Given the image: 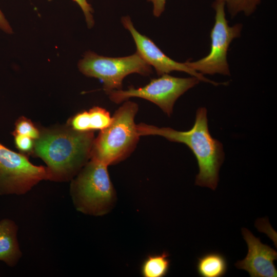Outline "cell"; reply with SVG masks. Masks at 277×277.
<instances>
[{"instance_id": "9c48e42d", "label": "cell", "mask_w": 277, "mask_h": 277, "mask_svg": "<svg viewBox=\"0 0 277 277\" xmlns=\"http://www.w3.org/2000/svg\"><path fill=\"white\" fill-rule=\"evenodd\" d=\"M122 23L131 34L136 45V52L150 66L154 68L159 75L174 71H182L196 77L200 81L213 85L221 84L206 78L203 74L194 70L188 66L187 62L180 63L170 58L151 39L135 29L129 16H123Z\"/></svg>"}, {"instance_id": "44dd1931", "label": "cell", "mask_w": 277, "mask_h": 277, "mask_svg": "<svg viewBox=\"0 0 277 277\" xmlns=\"http://www.w3.org/2000/svg\"><path fill=\"white\" fill-rule=\"evenodd\" d=\"M148 1V0H147Z\"/></svg>"}, {"instance_id": "8992f818", "label": "cell", "mask_w": 277, "mask_h": 277, "mask_svg": "<svg viewBox=\"0 0 277 277\" xmlns=\"http://www.w3.org/2000/svg\"><path fill=\"white\" fill-rule=\"evenodd\" d=\"M212 7L215 14L214 24L210 32V52L200 60L186 62L190 68L202 74L219 73L230 75L227 52L231 42L240 36L242 25L236 24L232 26L228 25L224 2L215 0Z\"/></svg>"}, {"instance_id": "7a4b0ae2", "label": "cell", "mask_w": 277, "mask_h": 277, "mask_svg": "<svg viewBox=\"0 0 277 277\" xmlns=\"http://www.w3.org/2000/svg\"><path fill=\"white\" fill-rule=\"evenodd\" d=\"M207 112L205 107L198 108L194 124L187 131H177L144 123L136 125V128L140 136L159 135L187 146L195 155L199 167L195 185L215 190L219 182V170L224 160V152L222 144L212 137L209 132Z\"/></svg>"}, {"instance_id": "3957f363", "label": "cell", "mask_w": 277, "mask_h": 277, "mask_svg": "<svg viewBox=\"0 0 277 277\" xmlns=\"http://www.w3.org/2000/svg\"><path fill=\"white\" fill-rule=\"evenodd\" d=\"M107 167L90 159L72 179L70 194L77 211L90 215L102 216L113 208L116 194Z\"/></svg>"}, {"instance_id": "6da1fadb", "label": "cell", "mask_w": 277, "mask_h": 277, "mask_svg": "<svg viewBox=\"0 0 277 277\" xmlns=\"http://www.w3.org/2000/svg\"><path fill=\"white\" fill-rule=\"evenodd\" d=\"M94 140L93 131H78L68 126L40 132L33 151L46 163L48 180L68 181L90 159Z\"/></svg>"}, {"instance_id": "ba28073f", "label": "cell", "mask_w": 277, "mask_h": 277, "mask_svg": "<svg viewBox=\"0 0 277 277\" xmlns=\"http://www.w3.org/2000/svg\"><path fill=\"white\" fill-rule=\"evenodd\" d=\"M43 180H48L46 167L0 143V195L25 194Z\"/></svg>"}, {"instance_id": "5b68a950", "label": "cell", "mask_w": 277, "mask_h": 277, "mask_svg": "<svg viewBox=\"0 0 277 277\" xmlns=\"http://www.w3.org/2000/svg\"><path fill=\"white\" fill-rule=\"evenodd\" d=\"M80 71L85 75L99 79L106 93L122 89L124 78L131 73L149 75L151 66L136 52L124 57H111L88 51L78 64Z\"/></svg>"}, {"instance_id": "d6986e66", "label": "cell", "mask_w": 277, "mask_h": 277, "mask_svg": "<svg viewBox=\"0 0 277 277\" xmlns=\"http://www.w3.org/2000/svg\"><path fill=\"white\" fill-rule=\"evenodd\" d=\"M152 3L153 13L156 17H159L164 12L166 0H148Z\"/></svg>"}, {"instance_id": "9a60e30c", "label": "cell", "mask_w": 277, "mask_h": 277, "mask_svg": "<svg viewBox=\"0 0 277 277\" xmlns=\"http://www.w3.org/2000/svg\"><path fill=\"white\" fill-rule=\"evenodd\" d=\"M224 3L232 17L243 12L250 15L255 10L261 0H219Z\"/></svg>"}, {"instance_id": "7c38bea8", "label": "cell", "mask_w": 277, "mask_h": 277, "mask_svg": "<svg viewBox=\"0 0 277 277\" xmlns=\"http://www.w3.org/2000/svg\"><path fill=\"white\" fill-rule=\"evenodd\" d=\"M112 117L106 109L95 106L88 111L77 113L68 122V126L74 130L85 132L103 130L111 123Z\"/></svg>"}, {"instance_id": "2e32d148", "label": "cell", "mask_w": 277, "mask_h": 277, "mask_svg": "<svg viewBox=\"0 0 277 277\" xmlns=\"http://www.w3.org/2000/svg\"><path fill=\"white\" fill-rule=\"evenodd\" d=\"M15 134L24 135L36 140L39 137L40 131L30 120L22 116L15 123L13 132V135Z\"/></svg>"}, {"instance_id": "30bf717a", "label": "cell", "mask_w": 277, "mask_h": 277, "mask_svg": "<svg viewBox=\"0 0 277 277\" xmlns=\"http://www.w3.org/2000/svg\"><path fill=\"white\" fill-rule=\"evenodd\" d=\"M242 232L248 250L245 258L238 261L235 266L247 271L251 277H276L277 270L274 264L276 251L263 244L247 229L243 228Z\"/></svg>"}, {"instance_id": "52a82bcc", "label": "cell", "mask_w": 277, "mask_h": 277, "mask_svg": "<svg viewBox=\"0 0 277 277\" xmlns=\"http://www.w3.org/2000/svg\"><path fill=\"white\" fill-rule=\"evenodd\" d=\"M152 79L148 84L137 88L130 87L123 90H114L107 93L114 103H121L131 97H139L149 101L158 106L170 116L177 99L185 92L199 84L195 76L182 78L165 74Z\"/></svg>"}, {"instance_id": "5bb4252c", "label": "cell", "mask_w": 277, "mask_h": 277, "mask_svg": "<svg viewBox=\"0 0 277 277\" xmlns=\"http://www.w3.org/2000/svg\"><path fill=\"white\" fill-rule=\"evenodd\" d=\"M169 254L164 251L159 254L148 255L141 266V273L144 277H163L168 272L170 260Z\"/></svg>"}, {"instance_id": "4fadbf2b", "label": "cell", "mask_w": 277, "mask_h": 277, "mask_svg": "<svg viewBox=\"0 0 277 277\" xmlns=\"http://www.w3.org/2000/svg\"><path fill=\"white\" fill-rule=\"evenodd\" d=\"M196 267L198 274L202 277H221L226 274L228 264L223 254L212 252L199 258Z\"/></svg>"}, {"instance_id": "e0dca14e", "label": "cell", "mask_w": 277, "mask_h": 277, "mask_svg": "<svg viewBox=\"0 0 277 277\" xmlns=\"http://www.w3.org/2000/svg\"><path fill=\"white\" fill-rule=\"evenodd\" d=\"M15 144L17 148L23 152H30L33 151L34 142L31 137L21 134L13 135Z\"/></svg>"}, {"instance_id": "ac0fdd59", "label": "cell", "mask_w": 277, "mask_h": 277, "mask_svg": "<svg viewBox=\"0 0 277 277\" xmlns=\"http://www.w3.org/2000/svg\"><path fill=\"white\" fill-rule=\"evenodd\" d=\"M76 3L82 10L87 22L88 27L91 28L94 25V19L92 15L93 9L87 0H73Z\"/></svg>"}, {"instance_id": "8fae6325", "label": "cell", "mask_w": 277, "mask_h": 277, "mask_svg": "<svg viewBox=\"0 0 277 277\" xmlns=\"http://www.w3.org/2000/svg\"><path fill=\"white\" fill-rule=\"evenodd\" d=\"M18 227L9 219L0 220V261L14 267L22 256L17 238Z\"/></svg>"}, {"instance_id": "ffe728a7", "label": "cell", "mask_w": 277, "mask_h": 277, "mask_svg": "<svg viewBox=\"0 0 277 277\" xmlns=\"http://www.w3.org/2000/svg\"><path fill=\"white\" fill-rule=\"evenodd\" d=\"M0 29L8 33L12 32V28L0 9Z\"/></svg>"}, {"instance_id": "277c9868", "label": "cell", "mask_w": 277, "mask_h": 277, "mask_svg": "<svg viewBox=\"0 0 277 277\" xmlns=\"http://www.w3.org/2000/svg\"><path fill=\"white\" fill-rule=\"evenodd\" d=\"M138 105L126 101L114 113L112 122L94 138L90 159L107 166L126 159L134 149L140 136L134 117Z\"/></svg>"}]
</instances>
